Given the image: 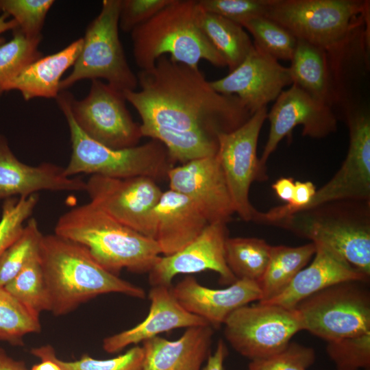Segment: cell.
I'll return each instance as SVG.
<instances>
[{
    "mask_svg": "<svg viewBox=\"0 0 370 370\" xmlns=\"http://www.w3.org/2000/svg\"><path fill=\"white\" fill-rule=\"evenodd\" d=\"M136 75L140 90L123 96L140 117L143 137L160 142L173 162L216 155L217 136L252 115L237 97L217 92L198 66L167 56Z\"/></svg>",
    "mask_w": 370,
    "mask_h": 370,
    "instance_id": "obj_1",
    "label": "cell"
},
{
    "mask_svg": "<svg viewBox=\"0 0 370 370\" xmlns=\"http://www.w3.org/2000/svg\"><path fill=\"white\" fill-rule=\"evenodd\" d=\"M38 260L56 316L103 294L145 297L143 288L107 271L85 247L55 234L43 235Z\"/></svg>",
    "mask_w": 370,
    "mask_h": 370,
    "instance_id": "obj_2",
    "label": "cell"
},
{
    "mask_svg": "<svg viewBox=\"0 0 370 370\" xmlns=\"http://www.w3.org/2000/svg\"><path fill=\"white\" fill-rule=\"evenodd\" d=\"M54 231L85 247L101 267L116 275L123 269L149 273L161 254L153 239L120 223L91 202L64 213Z\"/></svg>",
    "mask_w": 370,
    "mask_h": 370,
    "instance_id": "obj_3",
    "label": "cell"
},
{
    "mask_svg": "<svg viewBox=\"0 0 370 370\" xmlns=\"http://www.w3.org/2000/svg\"><path fill=\"white\" fill-rule=\"evenodd\" d=\"M198 10L195 0H172L130 32L134 59L140 70L168 55L173 61L191 66H198L202 60L218 67L226 66L201 30Z\"/></svg>",
    "mask_w": 370,
    "mask_h": 370,
    "instance_id": "obj_4",
    "label": "cell"
},
{
    "mask_svg": "<svg viewBox=\"0 0 370 370\" xmlns=\"http://www.w3.org/2000/svg\"><path fill=\"white\" fill-rule=\"evenodd\" d=\"M273 225L329 249L370 276V201L324 204L291 214Z\"/></svg>",
    "mask_w": 370,
    "mask_h": 370,
    "instance_id": "obj_5",
    "label": "cell"
},
{
    "mask_svg": "<svg viewBox=\"0 0 370 370\" xmlns=\"http://www.w3.org/2000/svg\"><path fill=\"white\" fill-rule=\"evenodd\" d=\"M71 94L62 90L56 98L70 131L72 153L64 167L66 176L79 173L115 178L145 176L155 180L166 177L173 162L160 142L151 139L145 144L121 149L97 143L75 123L70 110Z\"/></svg>",
    "mask_w": 370,
    "mask_h": 370,
    "instance_id": "obj_6",
    "label": "cell"
},
{
    "mask_svg": "<svg viewBox=\"0 0 370 370\" xmlns=\"http://www.w3.org/2000/svg\"><path fill=\"white\" fill-rule=\"evenodd\" d=\"M121 0H103L99 14L88 24L83 46L70 74L61 80L60 91L83 79H105L123 92L136 90L137 75L130 66L119 38Z\"/></svg>",
    "mask_w": 370,
    "mask_h": 370,
    "instance_id": "obj_7",
    "label": "cell"
},
{
    "mask_svg": "<svg viewBox=\"0 0 370 370\" xmlns=\"http://www.w3.org/2000/svg\"><path fill=\"white\" fill-rule=\"evenodd\" d=\"M367 6L356 0H272L265 16L329 52L346 43Z\"/></svg>",
    "mask_w": 370,
    "mask_h": 370,
    "instance_id": "obj_8",
    "label": "cell"
},
{
    "mask_svg": "<svg viewBox=\"0 0 370 370\" xmlns=\"http://www.w3.org/2000/svg\"><path fill=\"white\" fill-rule=\"evenodd\" d=\"M367 282H345L299 302L303 330L328 342L370 332V293Z\"/></svg>",
    "mask_w": 370,
    "mask_h": 370,
    "instance_id": "obj_9",
    "label": "cell"
},
{
    "mask_svg": "<svg viewBox=\"0 0 370 370\" xmlns=\"http://www.w3.org/2000/svg\"><path fill=\"white\" fill-rule=\"evenodd\" d=\"M223 326L224 336L232 347L251 360L280 352L303 330L295 308L259 302L234 311Z\"/></svg>",
    "mask_w": 370,
    "mask_h": 370,
    "instance_id": "obj_10",
    "label": "cell"
},
{
    "mask_svg": "<svg viewBox=\"0 0 370 370\" xmlns=\"http://www.w3.org/2000/svg\"><path fill=\"white\" fill-rule=\"evenodd\" d=\"M70 110L80 130L108 147L121 149L137 146L143 137L126 106L122 92L100 79L91 81L82 99L70 97Z\"/></svg>",
    "mask_w": 370,
    "mask_h": 370,
    "instance_id": "obj_11",
    "label": "cell"
},
{
    "mask_svg": "<svg viewBox=\"0 0 370 370\" xmlns=\"http://www.w3.org/2000/svg\"><path fill=\"white\" fill-rule=\"evenodd\" d=\"M267 112V107H264L237 129L217 136L216 156L225 176L234 211L245 221L256 222L259 213L249 201V192L254 181H264L257 145Z\"/></svg>",
    "mask_w": 370,
    "mask_h": 370,
    "instance_id": "obj_12",
    "label": "cell"
},
{
    "mask_svg": "<svg viewBox=\"0 0 370 370\" xmlns=\"http://www.w3.org/2000/svg\"><path fill=\"white\" fill-rule=\"evenodd\" d=\"M86 192L91 203L120 223L153 239L152 212L162 190L154 179L91 175Z\"/></svg>",
    "mask_w": 370,
    "mask_h": 370,
    "instance_id": "obj_13",
    "label": "cell"
},
{
    "mask_svg": "<svg viewBox=\"0 0 370 370\" xmlns=\"http://www.w3.org/2000/svg\"><path fill=\"white\" fill-rule=\"evenodd\" d=\"M267 119L270 123L269 133L259 158L261 175L267 180L266 163L285 137L291 138L293 129L302 125V135L322 138L337 129L336 118L331 106L314 99L298 86L293 84L283 90L275 100Z\"/></svg>",
    "mask_w": 370,
    "mask_h": 370,
    "instance_id": "obj_14",
    "label": "cell"
},
{
    "mask_svg": "<svg viewBox=\"0 0 370 370\" xmlns=\"http://www.w3.org/2000/svg\"><path fill=\"white\" fill-rule=\"evenodd\" d=\"M347 121L349 144L344 162L298 211L336 201H370V117L367 112L358 111L350 113Z\"/></svg>",
    "mask_w": 370,
    "mask_h": 370,
    "instance_id": "obj_15",
    "label": "cell"
},
{
    "mask_svg": "<svg viewBox=\"0 0 370 370\" xmlns=\"http://www.w3.org/2000/svg\"><path fill=\"white\" fill-rule=\"evenodd\" d=\"M210 82L217 92L237 97L251 114L267 107L286 86L293 84L288 67L254 44L236 69Z\"/></svg>",
    "mask_w": 370,
    "mask_h": 370,
    "instance_id": "obj_16",
    "label": "cell"
},
{
    "mask_svg": "<svg viewBox=\"0 0 370 370\" xmlns=\"http://www.w3.org/2000/svg\"><path fill=\"white\" fill-rule=\"evenodd\" d=\"M225 222L209 223L201 234L180 251L160 256L149 273L151 286H171L174 277L207 270L219 275L220 282L232 284L236 278L225 260V245L228 232Z\"/></svg>",
    "mask_w": 370,
    "mask_h": 370,
    "instance_id": "obj_17",
    "label": "cell"
},
{
    "mask_svg": "<svg viewBox=\"0 0 370 370\" xmlns=\"http://www.w3.org/2000/svg\"><path fill=\"white\" fill-rule=\"evenodd\" d=\"M169 189L188 197L209 223H227L234 213L225 176L216 155L171 167Z\"/></svg>",
    "mask_w": 370,
    "mask_h": 370,
    "instance_id": "obj_18",
    "label": "cell"
},
{
    "mask_svg": "<svg viewBox=\"0 0 370 370\" xmlns=\"http://www.w3.org/2000/svg\"><path fill=\"white\" fill-rule=\"evenodd\" d=\"M172 291L184 308L214 329L223 325L234 311L262 297L260 284L255 281L238 279L227 288L214 289L203 286L192 275L172 286Z\"/></svg>",
    "mask_w": 370,
    "mask_h": 370,
    "instance_id": "obj_19",
    "label": "cell"
},
{
    "mask_svg": "<svg viewBox=\"0 0 370 370\" xmlns=\"http://www.w3.org/2000/svg\"><path fill=\"white\" fill-rule=\"evenodd\" d=\"M86 182L68 177L64 167L49 162L30 166L14 154L6 137L0 134V199L28 197L40 190L86 191Z\"/></svg>",
    "mask_w": 370,
    "mask_h": 370,
    "instance_id": "obj_20",
    "label": "cell"
},
{
    "mask_svg": "<svg viewBox=\"0 0 370 370\" xmlns=\"http://www.w3.org/2000/svg\"><path fill=\"white\" fill-rule=\"evenodd\" d=\"M148 295V315L136 326L105 338L103 348L106 352L116 353L130 345H137L172 330L208 325L183 308L173 295L172 286H152Z\"/></svg>",
    "mask_w": 370,
    "mask_h": 370,
    "instance_id": "obj_21",
    "label": "cell"
},
{
    "mask_svg": "<svg viewBox=\"0 0 370 370\" xmlns=\"http://www.w3.org/2000/svg\"><path fill=\"white\" fill-rule=\"evenodd\" d=\"M153 239L161 254H173L197 238L209 222L186 196L168 189L153 210Z\"/></svg>",
    "mask_w": 370,
    "mask_h": 370,
    "instance_id": "obj_22",
    "label": "cell"
},
{
    "mask_svg": "<svg viewBox=\"0 0 370 370\" xmlns=\"http://www.w3.org/2000/svg\"><path fill=\"white\" fill-rule=\"evenodd\" d=\"M315 245L316 251L311 263L302 269L280 294L261 304L294 308L307 297L334 284L369 281V276L352 267L342 257L323 246Z\"/></svg>",
    "mask_w": 370,
    "mask_h": 370,
    "instance_id": "obj_23",
    "label": "cell"
},
{
    "mask_svg": "<svg viewBox=\"0 0 370 370\" xmlns=\"http://www.w3.org/2000/svg\"><path fill=\"white\" fill-rule=\"evenodd\" d=\"M213 335L214 328L205 325L186 328L177 340L159 336L146 340L142 370H201Z\"/></svg>",
    "mask_w": 370,
    "mask_h": 370,
    "instance_id": "obj_24",
    "label": "cell"
},
{
    "mask_svg": "<svg viewBox=\"0 0 370 370\" xmlns=\"http://www.w3.org/2000/svg\"><path fill=\"white\" fill-rule=\"evenodd\" d=\"M83 46V38L73 41L63 49L42 56L8 82L4 92L17 90L25 101L34 98H56L63 74L75 64Z\"/></svg>",
    "mask_w": 370,
    "mask_h": 370,
    "instance_id": "obj_25",
    "label": "cell"
},
{
    "mask_svg": "<svg viewBox=\"0 0 370 370\" xmlns=\"http://www.w3.org/2000/svg\"><path fill=\"white\" fill-rule=\"evenodd\" d=\"M288 67L293 84L330 106L334 100L326 51L307 41L297 39Z\"/></svg>",
    "mask_w": 370,
    "mask_h": 370,
    "instance_id": "obj_26",
    "label": "cell"
},
{
    "mask_svg": "<svg viewBox=\"0 0 370 370\" xmlns=\"http://www.w3.org/2000/svg\"><path fill=\"white\" fill-rule=\"evenodd\" d=\"M198 6V21L201 30L224 59L230 71L234 70L250 51L252 40L241 25Z\"/></svg>",
    "mask_w": 370,
    "mask_h": 370,
    "instance_id": "obj_27",
    "label": "cell"
},
{
    "mask_svg": "<svg viewBox=\"0 0 370 370\" xmlns=\"http://www.w3.org/2000/svg\"><path fill=\"white\" fill-rule=\"evenodd\" d=\"M316 245L310 242L297 247L272 246L269 261L260 282L262 297L266 303L280 294L314 256Z\"/></svg>",
    "mask_w": 370,
    "mask_h": 370,
    "instance_id": "obj_28",
    "label": "cell"
},
{
    "mask_svg": "<svg viewBox=\"0 0 370 370\" xmlns=\"http://www.w3.org/2000/svg\"><path fill=\"white\" fill-rule=\"evenodd\" d=\"M272 246L264 239L228 237L225 241V260L236 280L245 279L260 284L267 267Z\"/></svg>",
    "mask_w": 370,
    "mask_h": 370,
    "instance_id": "obj_29",
    "label": "cell"
},
{
    "mask_svg": "<svg viewBox=\"0 0 370 370\" xmlns=\"http://www.w3.org/2000/svg\"><path fill=\"white\" fill-rule=\"evenodd\" d=\"M4 288L19 303L38 317L40 312L51 310L49 295L38 256L31 260Z\"/></svg>",
    "mask_w": 370,
    "mask_h": 370,
    "instance_id": "obj_30",
    "label": "cell"
},
{
    "mask_svg": "<svg viewBox=\"0 0 370 370\" xmlns=\"http://www.w3.org/2000/svg\"><path fill=\"white\" fill-rule=\"evenodd\" d=\"M31 354L40 360H51L62 370H142L144 351L142 346L135 345L116 357L99 360L84 354L79 360L65 361L56 357L51 345H45L31 349Z\"/></svg>",
    "mask_w": 370,
    "mask_h": 370,
    "instance_id": "obj_31",
    "label": "cell"
},
{
    "mask_svg": "<svg viewBox=\"0 0 370 370\" xmlns=\"http://www.w3.org/2000/svg\"><path fill=\"white\" fill-rule=\"evenodd\" d=\"M40 330L39 317L0 287V341L22 345L25 336Z\"/></svg>",
    "mask_w": 370,
    "mask_h": 370,
    "instance_id": "obj_32",
    "label": "cell"
},
{
    "mask_svg": "<svg viewBox=\"0 0 370 370\" xmlns=\"http://www.w3.org/2000/svg\"><path fill=\"white\" fill-rule=\"evenodd\" d=\"M241 26L253 36V44L277 60H291L297 39L282 26L265 16L252 18Z\"/></svg>",
    "mask_w": 370,
    "mask_h": 370,
    "instance_id": "obj_33",
    "label": "cell"
},
{
    "mask_svg": "<svg viewBox=\"0 0 370 370\" xmlns=\"http://www.w3.org/2000/svg\"><path fill=\"white\" fill-rule=\"evenodd\" d=\"M42 237L37 221L28 220L21 236L0 257V287H4L38 256Z\"/></svg>",
    "mask_w": 370,
    "mask_h": 370,
    "instance_id": "obj_34",
    "label": "cell"
},
{
    "mask_svg": "<svg viewBox=\"0 0 370 370\" xmlns=\"http://www.w3.org/2000/svg\"><path fill=\"white\" fill-rule=\"evenodd\" d=\"M12 32L13 38L0 46V96L8 82L42 56L38 49L42 39H29L17 28Z\"/></svg>",
    "mask_w": 370,
    "mask_h": 370,
    "instance_id": "obj_35",
    "label": "cell"
},
{
    "mask_svg": "<svg viewBox=\"0 0 370 370\" xmlns=\"http://www.w3.org/2000/svg\"><path fill=\"white\" fill-rule=\"evenodd\" d=\"M53 0H0V12L12 16L29 39H42V30Z\"/></svg>",
    "mask_w": 370,
    "mask_h": 370,
    "instance_id": "obj_36",
    "label": "cell"
},
{
    "mask_svg": "<svg viewBox=\"0 0 370 370\" xmlns=\"http://www.w3.org/2000/svg\"><path fill=\"white\" fill-rule=\"evenodd\" d=\"M327 343L326 352L336 370L370 369V332Z\"/></svg>",
    "mask_w": 370,
    "mask_h": 370,
    "instance_id": "obj_37",
    "label": "cell"
},
{
    "mask_svg": "<svg viewBox=\"0 0 370 370\" xmlns=\"http://www.w3.org/2000/svg\"><path fill=\"white\" fill-rule=\"evenodd\" d=\"M38 200V193L4 199L0 219V257L21 236L23 223L32 215Z\"/></svg>",
    "mask_w": 370,
    "mask_h": 370,
    "instance_id": "obj_38",
    "label": "cell"
},
{
    "mask_svg": "<svg viewBox=\"0 0 370 370\" xmlns=\"http://www.w3.org/2000/svg\"><path fill=\"white\" fill-rule=\"evenodd\" d=\"M314 360L312 348L291 342L275 354L251 360L248 370H307Z\"/></svg>",
    "mask_w": 370,
    "mask_h": 370,
    "instance_id": "obj_39",
    "label": "cell"
},
{
    "mask_svg": "<svg viewBox=\"0 0 370 370\" xmlns=\"http://www.w3.org/2000/svg\"><path fill=\"white\" fill-rule=\"evenodd\" d=\"M272 0H199V7L242 25L249 19L265 16Z\"/></svg>",
    "mask_w": 370,
    "mask_h": 370,
    "instance_id": "obj_40",
    "label": "cell"
},
{
    "mask_svg": "<svg viewBox=\"0 0 370 370\" xmlns=\"http://www.w3.org/2000/svg\"><path fill=\"white\" fill-rule=\"evenodd\" d=\"M172 0H121L119 28L131 32L153 17Z\"/></svg>",
    "mask_w": 370,
    "mask_h": 370,
    "instance_id": "obj_41",
    "label": "cell"
},
{
    "mask_svg": "<svg viewBox=\"0 0 370 370\" xmlns=\"http://www.w3.org/2000/svg\"><path fill=\"white\" fill-rule=\"evenodd\" d=\"M227 354L224 341L220 339L214 353L208 356L207 363L202 370H224V361Z\"/></svg>",
    "mask_w": 370,
    "mask_h": 370,
    "instance_id": "obj_42",
    "label": "cell"
},
{
    "mask_svg": "<svg viewBox=\"0 0 370 370\" xmlns=\"http://www.w3.org/2000/svg\"><path fill=\"white\" fill-rule=\"evenodd\" d=\"M272 188L278 197L287 204L292 201L295 182L291 177H281L272 184Z\"/></svg>",
    "mask_w": 370,
    "mask_h": 370,
    "instance_id": "obj_43",
    "label": "cell"
},
{
    "mask_svg": "<svg viewBox=\"0 0 370 370\" xmlns=\"http://www.w3.org/2000/svg\"><path fill=\"white\" fill-rule=\"evenodd\" d=\"M0 370H28L22 360L10 356L4 349L0 347Z\"/></svg>",
    "mask_w": 370,
    "mask_h": 370,
    "instance_id": "obj_44",
    "label": "cell"
},
{
    "mask_svg": "<svg viewBox=\"0 0 370 370\" xmlns=\"http://www.w3.org/2000/svg\"><path fill=\"white\" fill-rule=\"evenodd\" d=\"M9 15L5 13H1L0 15V46L5 42V39L3 34L10 30H14L18 28L17 22L13 19H8Z\"/></svg>",
    "mask_w": 370,
    "mask_h": 370,
    "instance_id": "obj_45",
    "label": "cell"
},
{
    "mask_svg": "<svg viewBox=\"0 0 370 370\" xmlns=\"http://www.w3.org/2000/svg\"><path fill=\"white\" fill-rule=\"evenodd\" d=\"M31 370H62L59 366L51 360H41V362L34 365Z\"/></svg>",
    "mask_w": 370,
    "mask_h": 370,
    "instance_id": "obj_46",
    "label": "cell"
},
{
    "mask_svg": "<svg viewBox=\"0 0 370 370\" xmlns=\"http://www.w3.org/2000/svg\"><path fill=\"white\" fill-rule=\"evenodd\" d=\"M366 370H370V369H366Z\"/></svg>",
    "mask_w": 370,
    "mask_h": 370,
    "instance_id": "obj_47",
    "label": "cell"
}]
</instances>
